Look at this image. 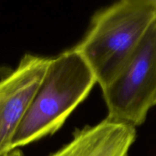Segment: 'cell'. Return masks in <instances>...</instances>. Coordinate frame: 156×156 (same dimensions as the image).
<instances>
[{"label":"cell","mask_w":156,"mask_h":156,"mask_svg":"<svg viewBox=\"0 0 156 156\" xmlns=\"http://www.w3.org/2000/svg\"><path fill=\"white\" fill-rule=\"evenodd\" d=\"M0 156H24V154L22 153V152L20 149H15L10 151V152H6V153L3 154V155H1Z\"/></svg>","instance_id":"cell-6"},{"label":"cell","mask_w":156,"mask_h":156,"mask_svg":"<svg viewBox=\"0 0 156 156\" xmlns=\"http://www.w3.org/2000/svg\"><path fill=\"white\" fill-rule=\"evenodd\" d=\"M95 83L94 73L74 47L51 58L15 132L12 150L55 133Z\"/></svg>","instance_id":"cell-1"},{"label":"cell","mask_w":156,"mask_h":156,"mask_svg":"<svg viewBox=\"0 0 156 156\" xmlns=\"http://www.w3.org/2000/svg\"><path fill=\"white\" fill-rule=\"evenodd\" d=\"M51 58L24 55L15 70L0 80V155L12 142L41 84Z\"/></svg>","instance_id":"cell-4"},{"label":"cell","mask_w":156,"mask_h":156,"mask_svg":"<svg viewBox=\"0 0 156 156\" xmlns=\"http://www.w3.org/2000/svg\"><path fill=\"white\" fill-rule=\"evenodd\" d=\"M155 18L156 0H122L94 14L74 48L101 89L115 78Z\"/></svg>","instance_id":"cell-2"},{"label":"cell","mask_w":156,"mask_h":156,"mask_svg":"<svg viewBox=\"0 0 156 156\" xmlns=\"http://www.w3.org/2000/svg\"><path fill=\"white\" fill-rule=\"evenodd\" d=\"M102 90L107 118L143 124L156 105V18L112 82Z\"/></svg>","instance_id":"cell-3"},{"label":"cell","mask_w":156,"mask_h":156,"mask_svg":"<svg viewBox=\"0 0 156 156\" xmlns=\"http://www.w3.org/2000/svg\"><path fill=\"white\" fill-rule=\"evenodd\" d=\"M136 134L135 126L106 118L76 129L69 143L49 156H129Z\"/></svg>","instance_id":"cell-5"}]
</instances>
